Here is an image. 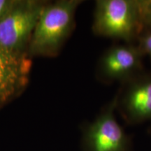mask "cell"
Returning a JSON list of instances; mask_svg holds the SVG:
<instances>
[{"label": "cell", "mask_w": 151, "mask_h": 151, "mask_svg": "<svg viewBox=\"0 0 151 151\" xmlns=\"http://www.w3.org/2000/svg\"><path fill=\"white\" fill-rule=\"evenodd\" d=\"M139 8L145 30L151 29V0H139Z\"/></svg>", "instance_id": "9"}, {"label": "cell", "mask_w": 151, "mask_h": 151, "mask_svg": "<svg viewBox=\"0 0 151 151\" xmlns=\"http://www.w3.org/2000/svg\"><path fill=\"white\" fill-rule=\"evenodd\" d=\"M81 2L79 0H60L45 4L30 39V53H58L73 30L76 11Z\"/></svg>", "instance_id": "1"}, {"label": "cell", "mask_w": 151, "mask_h": 151, "mask_svg": "<svg viewBox=\"0 0 151 151\" xmlns=\"http://www.w3.org/2000/svg\"><path fill=\"white\" fill-rule=\"evenodd\" d=\"M16 0H0V20L14 4Z\"/></svg>", "instance_id": "10"}, {"label": "cell", "mask_w": 151, "mask_h": 151, "mask_svg": "<svg viewBox=\"0 0 151 151\" xmlns=\"http://www.w3.org/2000/svg\"><path fill=\"white\" fill-rule=\"evenodd\" d=\"M44 6L39 1L16 0L0 20V48L15 53H24Z\"/></svg>", "instance_id": "3"}, {"label": "cell", "mask_w": 151, "mask_h": 151, "mask_svg": "<svg viewBox=\"0 0 151 151\" xmlns=\"http://www.w3.org/2000/svg\"><path fill=\"white\" fill-rule=\"evenodd\" d=\"M115 98L116 110L128 123L151 121V72L143 71L121 84Z\"/></svg>", "instance_id": "6"}, {"label": "cell", "mask_w": 151, "mask_h": 151, "mask_svg": "<svg viewBox=\"0 0 151 151\" xmlns=\"http://www.w3.org/2000/svg\"><path fill=\"white\" fill-rule=\"evenodd\" d=\"M136 44L143 55L149 56L151 62V29L145 30L138 38Z\"/></svg>", "instance_id": "8"}, {"label": "cell", "mask_w": 151, "mask_h": 151, "mask_svg": "<svg viewBox=\"0 0 151 151\" xmlns=\"http://www.w3.org/2000/svg\"><path fill=\"white\" fill-rule=\"evenodd\" d=\"M143 55L137 44H116L109 47L98 62L97 76L106 84L124 83L143 72Z\"/></svg>", "instance_id": "5"}, {"label": "cell", "mask_w": 151, "mask_h": 151, "mask_svg": "<svg viewBox=\"0 0 151 151\" xmlns=\"http://www.w3.org/2000/svg\"><path fill=\"white\" fill-rule=\"evenodd\" d=\"M116 98L106 105L87 127L84 143L87 151H129L130 140L115 116Z\"/></svg>", "instance_id": "4"}, {"label": "cell", "mask_w": 151, "mask_h": 151, "mask_svg": "<svg viewBox=\"0 0 151 151\" xmlns=\"http://www.w3.org/2000/svg\"><path fill=\"white\" fill-rule=\"evenodd\" d=\"M92 30L100 37L136 44L145 31L139 0H97Z\"/></svg>", "instance_id": "2"}, {"label": "cell", "mask_w": 151, "mask_h": 151, "mask_svg": "<svg viewBox=\"0 0 151 151\" xmlns=\"http://www.w3.org/2000/svg\"><path fill=\"white\" fill-rule=\"evenodd\" d=\"M31 62L24 53L0 48V106L16 97L27 86Z\"/></svg>", "instance_id": "7"}]
</instances>
